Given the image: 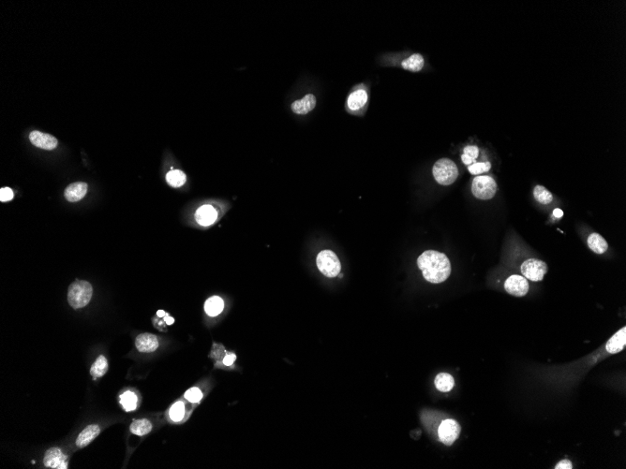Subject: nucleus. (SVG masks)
Listing matches in <instances>:
<instances>
[{
	"label": "nucleus",
	"mask_w": 626,
	"mask_h": 469,
	"mask_svg": "<svg viewBox=\"0 0 626 469\" xmlns=\"http://www.w3.org/2000/svg\"><path fill=\"white\" fill-rule=\"evenodd\" d=\"M626 346V328L620 329L607 341L606 345V351L610 354L619 353L623 350Z\"/></svg>",
	"instance_id": "13"
},
{
	"label": "nucleus",
	"mask_w": 626,
	"mask_h": 469,
	"mask_svg": "<svg viewBox=\"0 0 626 469\" xmlns=\"http://www.w3.org/2000/svg\"><path fill=\"white\" fill-rule=\"evenodd\" d=\"M491 168H492V165H491L490 162H482V163H476L475 162V163L470 165L469 168H468V170H469V172L471 173V175H477L489 172L491 170Z\"/></svg>",
	"instance_id": "28"
},
{
	"label": "nucleus",
	"mask_w": 626,
	"mask_h": 469,
	"mask_svg": "<svg viewBox=\"0 0 626 469\" xmlns=\"http://www.w3.org/2000/svg\"><path fill=\"white\" fill-rule=\"evenodd\" d=\"M533 197L541 204H548L553 200L551 193L542 186H536L533 189Z\"/></svg>",
	"instance_id": "26"
},
{
	"label": "nucleus",
	"mask_w": 626,
	"mask_h": 469,
	"mask_svg": "<svg viewBox=\"0 0 626 469\" xmlns=\"http://www.w3.org/2000/svg\"><path fill=\"white\" fill-rule=\"evenodd\" d=\"M137 396L132 392H126L120 396V404L125 411L129 412L137 408Z\"/></svg>",
	"instance_id": "25"
},
{
	"label": "nucleus",
	"mask_w": 626,
	"mask_h": 469,
	"mask_svg": "<svg viewBox=\"0 0 626 469\" xmlns=\"http://www.w3.org/2000/svg\"><path fill=\"white\" fill-rule=\"evenodd\" d=\"M505 288L510 295L523 297L529 291V283L524 276L513 275L505 280Z\"/></svg>",
	"instance_id": "8"
},
{
	"label": "nucleus",
	"mask_w": 626,
	"mask_h": 469,
	"mask_svg": "<svg viewBox=\"0 0 626 469\" xmlns=\"http://www.w3.org/2000/svg\"><path fill=\"white\" fill-rule=\"evenodd\" d=\"M463 154L470 157V158L473 159V160H476L478 158V154H479V149L475 145H468V146H466L464 148Z\"/></svg>",
	"instance_id": "31"
},
{
	"label": "nucleus",
	"mask_w": 626,
	"mask_h": 469,
	"mask_svg": "<svg viewBox=\"0 0 626 469\" xmlns=\"http://www.w3.org/2000/svg\"><path fill=\"white\" fill-rule=\"evenodd\" d=\"M92 295L93 288L90 283L76 280L68 287L67 302L74 309L83 308L90 302Z\"/></svg>",
	"instance_id": "2"
},
{
	"label": "nucleus",
	"mask_w": 626,
	"mask_h": 469,
	"mask_svg": "<svg viewBox=\"0 0 626 469\" xmlns=\"http://www.w3.org/2000/svg\"><path fill=\"white\" fill-rule=\"evenodd\" d=\"M108 371V362L106 358L103 355H101L96 362L93 363V365L90 368V374L94 378L97 377H101L102 375H105Z\"/></svg>",
	"instance_id": "23"
},
{
	"label": "nucleus",
	"mask_w": 626,
	"mask_h": 469,
	"mask_svg": "<svg viewBox=\"0 0 626 469\" xmlns=\"http://www.w3.org/2000/svg\"><path fill=\"white\" fill-rule=\"evenodd\" d=\"M166 180H167V183L171 187H173V188H179V187H181L186 183L187 176L182 171L174 170V171L169 172L168 174H167V175H166Z\"/></svg>",
	"instance_id": "24"
},
{
	"label": "nucleus",
	"mask_w": 626,
	"mask_h": 469,
	"mask_svg": "<svg viewBox=\"0 0 626 469\" xmlns=\"http://www.w3.org/2000/svg\"><path fill=\"white\" fill-rule=\"evenodd\" d=\"M317 267L323 275L327 277H336L339 275L341 264L335 254L331 250H323L317 256Z\"/></svg>",
	"instance_id": "4"
},
{
	"label": "nucleus",
	"mask_w": 626,
	"mask_h": 469,
	"mask_svg": "<svg viewBox=\"0 0 626 469\" xmlns=\"http://www.w3.org/2000/svg\"><path fill=\"white\" fill-rule=\"evenodd\" d=\"M236 359V356L235 354H233V353L227 354V355L225 356V358L223 359V363L225 365H227V366H231L235 362Z\"/></svg>",
	"instance_id": "33"
},
{
	"label": "nucleus",
	"mask_w": 626,
	"mask_h": 469,
	"mask_svg": "<svg viewBox=\"0 0 626 469\" xmlns=\"http://www.w3.org/2000/svg\"><path fill=\"white\" fill-rule=\"evenodd\" d=\"M424 57L420 54H411L407 59L402 61L401 65L404 69L412 72H418L424 67Z\"/></svg>",
	"instance_id": "20"
},
{
	"label": "nucleus",
	"mask_w": 626,
	"mask_h": 469,
	"mask_svg": "<svg viewBox=\"0 0 626 469\" xmlns=\"http://www.w3.org/2000/svg\"><path fill=\"white\" fill-rule=\"evenodd\" d=\"M553 215H554L555 217H557V218H561V217L564 215V212H563L561 209H555V210L553 211Z\"/></svg>",
	"instance_id": "35"
},
{
	"label": "nucleus",
	"mask_w": 626,
	"mask_h": 469,
	"mask_svg": "<svg viewBox=\"0 0 626 469\" xmlns=\"http://www.w3.org/2000/svg\"><path fill=\"white\" fill-rule=\"evenodd\" d=\"M218 214L215 208L209 204L202 205L199 208L195 213V219L198 224L201 226H210L217 220Z\"/></svg>",
	"instance_id": "12"
},
{
	"label": "nucleus",
	"mask_w": 626,
	"mask_h": 469,
	"mask_svg": "<svg viewBox=\"0 0 626 469\" xmlns=\"http://www.w3.org/2000/svg\"><path fill=\"white\" fill-rule=\"evenodd\" d=\"M497 191V184L491 176H477L473 179L471 192L480 200H491Z\"/></svg>",
	"instance_id": "5"
},
{
	"label": "nucleus",
	"mask_w": 626,
	"mask_h": 469,
	"mask_svg": "<svg viewBox=\"0 0 626 469\" xmlns=\"http://www.w3.org/2000/svg\"><path fill=\"white\" fill-rule=\"evenodd\" d=\"M224 309V302L219 296H213L209 298L204 303L205 313L210 317H216L220 315Z\"/></svg>",
	"instance_id": "19"
},
{
	"label": "nucleus",
	"mask_w": 626,
	"mask_h": 469,
	"mask_svg": "<svg viewBox=\"0 0 626 469\" xmlns=\"http://www.w3.org/2000/svg\"><path fill=\"white\" fill-rule=\"evenodd\" d=\"M101 429L97 424L89 425L87 428L83 430L81 434L76 439V446L78 448H85L94 440L97 436L100 435Z\"/></svg>",
	"instance_id": "16"
},
{
	"label": "nucleus",
	"mask_w": 626,
	"mask_h": 469,
	"mask_svg": "<svg viewBox=\"0 0 626 469\" xmlns=\"http://www.w3.org/2000/svg\"><path fill=\"white\" fill-rule=\"evenodd\" d=\"M88 192V185L84 182H76L71 184L65 189V198L71 202L81 201Z\"/></svg>",
	"instance_id": "14"
},
{
	"label": "nucleus",
	"mask_w": 626,
	"mask_h": 469,
	"mask_svg": "<svg viewBox=\"0 0 626 469\" xmlns=\"http://www.w3.org/2000/svg\"><path fill=\"white\" fill-rule=\"evenodd\" d=\"M14 191L10 188H3L0 189V201H9L14 199Z\"/></svg>",
	"instance_id": "30"
},
{
	"label": "nucleus",
	"mask_w": 626,
	"mask_h": 469,
	"mask_svg": "<svg viewBox=\"0 0 626 469\" xmlns=\"http://www.w3.org/2000/svg\"><path fill=\"white\" fill-rule=\"evenodd\" d=\"M588 247L596 254H604L607 250L608 245L601 235L592 233L588 237Z\"/></svg>",
	"instance_id": "18"
},
{
	"label": "nucleus",
	"mask_w": 626,
	"mask_h": 469,
	"mask_svg": "<svg viewBox=\"0 0 626 469\" xmlns=\"http://www.w3.org/2000/svg\"><path fill=\"white\" fill-rule=\"evenodd\" d=\"M432 174L438 184L449 186L457 180L458 170L454 161L448 159H442L434 164L432 168Z\"/></svg>",
	"instance_id": "3"
},
{
	"label": "nucleus",
	"mask_w": 626,
	"mask_h": 469,
	"mask_svg": "<svg viewBox=\"0 0 626 469\" xmlns=\"http://www.w3.org/2000/svg\"><path fill=\"white\" fill-rule=\"evenodd\" d=\"M316 106V98L312 94L305 96L302 100L295 101L292 104V110L295 114H307Z\"/></svg>",
	"instance_id": "15"
},
{
	"label": "nucleus",
	"mask_w": 626,
	"mask_h": 469,
	"mask_svg": "<svg viewBox=\"0 0 626 469\" xmlns=\"http://www.w3.org/2000/svg\"><path fill=\"white\" fill-rule=\"evenodd\" d=\"M184 413H185V406L182 402L174 404L169 412L170 418L174 422H180L184 417Z\"/></svg>",
	"instance_id": "27"
},
{
	"label": "nucleus",
	"mask_w": 626,
	"mask_h": 469,
	"mask_svg": "<svg viewBox=\"0 0 626 469\" xmlns=\"http://www.w3.org/2000/svg\"><path fill=\"white\" fill-rule=\"evenodd\" d=\"M44 465L49 468L67 469V456L58 448H51L45 452L43 459Z\"/></svg>",
	"instance_id": "9"
},
{
	"label": "nucleus",
	"mask_w": 626,
	"mask_h": 469,
	"mask_svg": "<svg viewBox=\"0 0 626 469\" xmlns=\"http://www.w3.org/2000/svg\"><path fill=\"white\" fill-rule=\"evenodd\" d=\"M461 160L463 161V163H464L465 165H469V166H470L471 164L475 163V160H473V159H471L470 157H468V155H466V154H464L461 155Z\"/></svg>",
	"instance_id": "34"
},
{
	"label": "nucleus",
	"mask_w": 626,
	"mask_h": 469,
	"mask_svg": "<svg viewBox=\"0 0 626 469\" xmlns=\"http://www.w3.org/2000/svg\"><path fill=\"white\" fill-rule=\"evenodd\" d=\"M367 101H368L367 92L363 89H360V90L355 91L354 93H352L349 96L347 104H348L349 109L352 111H357L363 108L365 104L367 103Z\"/></svg>",
	"instance_id": "17"
},
{
	"label": "nucleus",
	"mask_w": 626,
	"mask_h": 469,
	"mask_svg": "<svg viewBox=\"0 0 626 469\" xmlns=\"http://www.w3.org/2000/svg\"><path fill=\"white\" fill-rule=\"evenodd\" d=\"M418 265L425 279L433 284L445 282L451 274L449 259L444 253L435 250H427L420 255Z\"/></svg>",
	"instance_id": "1"
},
{
	"label": "nucleus",
	"mask_w": 626,
	"mask_h": 469,
	"mask_svg": "<svg viewBox=\"0 0 626 469\" xmlns=\"http://www.w3.org/2000/svg\"><path fill=\"white\" fill-rule=\"evenodd\" d=\"M29 140L36 147L41 148L44 150H53L58 144V141L54 136L38 130L32 131L29 134Z\"/></svg>",
	"instance_id": "10"
},
{
	"label": "nucleus",
	"mask_w": 626,
	"mask_h": 469,
	"mask_svg": "<svg viewBox=\"0 0 626 469\" xmlns=\"http://www.w3.org/2000/svg\"><path fill=\"white\" fill-rule=\"evenodd\" d=\"M135 346L140 352L151 353L159 348V340L156 335L142 334L137 336L135 340Z\"/></svg>",
	"instance_id": "11"
},
{
	"label": "nucleus",
	"mask_w": 626,
	"mask_h": 469,
	"mask_svg": "<svg viewBox=\"0 0 626 469\" xmlns=\"http://www.w3.org/2000/svg\"><path fill=\"white\" fill-rule=\"evenodd\" d=\"M435 386L438 390L442 393H448L455 386L454 377L447 373H441L435 378Z\"/></svg>",
	"instance_id": "21"
},
{
	"label": "nucleus",
	"mask_w": 626,
	"mask_h": 469,
	"mask_svg": "<svg viewBox=\"0 0 626 469\" xmlns=\"http://www.w3.org/2000/svg\"><path fill=\"white\" fill-rule=\"evenodd\" d=\"M164 320H165V322H166V323H167L168 325H172V324H173V323L175 322V320H174V318H172V317H170V316H168V315H165V318H164Z\"/></svg>",
	"instance_id": "36"
},
{
	"label": "nucleus",
	"mask_w": 626,
	"mask_h": 469,
	"mask_svg": "<svg viewBox=\"0 0 626 469\" xmlns=\"http://www.w3.org/2000/svg\"><path fill=\"white\" fill-rule=\"evenodd\" d=\"M129 430L136 436H146L152 430V424L148 420H135L130 424Z\"/></svg>",
	"instance_id": "22"
},
{
	"label": "nucleus",
	"mask_w": 626,
	"mask_h": 469,
	"mask_svg": "<svg viewBox=\"0 0 626 469\" xmlns=\"http://www.w3.org/2000/svg\"><path fill=\"white\" fill-rule=\"evenodd\" d=\"M185 397L189 402L198 403L202 398V392L198 388H191L186 392Z\"/></svg>",
	"instance_id": "29"
},
{
	"label": "nucleus",
	"mask_w": 626,
	"mask_h": 469,
	"mask_svg": "<svg viewBox=\"0 0 626 469\" xmlns=\"http://www.w3.org/2000/svg\"><path fill=\"white\" fill-rule=\"evenodd\" d=\"M547 272L546 263L538 259H529L522 263L521 273L531 281H542Z\"/></svg>",
	"instance_id": "6"
},
{
	"label": "nucleus",
	"mask_w": 626,
	"mask_h": 469,
	"mask_svg": "<svg viewBox=\"0 0 626 469\" xmlns=\"http://www.w3.org/2000/svg\"><path fill=\"white\" fill-rule=\"evenodd\" d=\"M460 431L461 428L458 422L455 420L448 419L441 423L438 430V435L440 440L445 445L451 446L458 439Z\"/></svg>",
	"instance_id": "7"
},
{
	"label": "nucleus",
	"mask_w": 626,
	"mask_h": 469,
	"mask_svg": "<svg viewBox=\"0 0 626 469\" xmlns=\"http://www.w3.org/2000/svg\"><path fill=\"white\" fill-rule=\"evenodd\" d=\"M157 315L159 316L160 318H163V317L166 315V314H165V312H164L163 310H159V311L157 312Z\"/></svg>",
	"instance_id": "37"
},
{
	"label": "nucleus",
	"mask_w": 626,
	"mask_h": 469,
	"mask_svg": "<svg viewBox=\"0 0 626 469\" xmlns=\"http://www.w3.org/2000/svg\"><path fill=\"white\" fill-rule=\"evenodd\" d=\"M556 469H572V462L569 460H563L561 462H558L555 466Z\"/></svg>",
	"instance_id": "32"
}]
</instances>
